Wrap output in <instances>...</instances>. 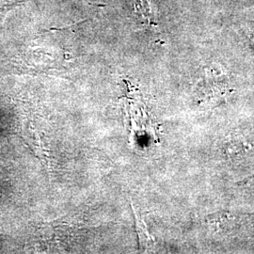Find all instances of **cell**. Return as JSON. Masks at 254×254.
Masks as SVG:
<instances>
[{
  "mask_svg": "<svg viewBox=\"0 0 254 254\" xmlns=\"http://www.w3.org/2000/svg\"><path fill=\"white\" fill-rule=\"evenodd\" d=\"M239 186H242L248 190L254 191V174L253 176H250L248 178H245L243 181L238 183Z\"/></svg>",
  "mask_w": 254,
  "mask_h": 254,
  "instance_id": "7a4b0ae2",
  "label": "cell"
},
{
  "mask_svg": "<svg viewBox=\"0 0 254 254\" xmlns=\"http://www.w3.org/2000/svg\"><path fill=\"white\" fill-rule=\"evenodd\" d=\"M135 218H136V232H137V235H138L140 246H141V248H148L152 244L151 241L153 239L149 235L144 222L141 219L138 218V217L136 216V212H135Z\"/></svg>",
  "mask_w": 254,
  "mask_h": 254,
  "instance_id": "6da1fadb",
  "label": "cell"
}]
</instances>
